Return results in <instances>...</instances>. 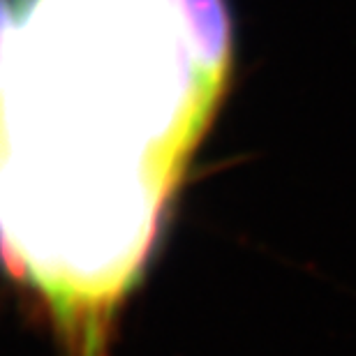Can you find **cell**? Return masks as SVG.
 <instances>
[{"label":"cell","instance_id":"cell-1","mask_svg":"<svg viewBox=\"0 0 356 356\" xmlns=\"http://www.w3.org/2000/svg\"><path fill=\"white\" fill-rule=\"evenodd\" d=\"M17 12V5L12 0H0V81H3L5 70V49H7V33L12 28V17Z\"/></svg>","mask_w":356,"mask_h":356}]
</instances>
